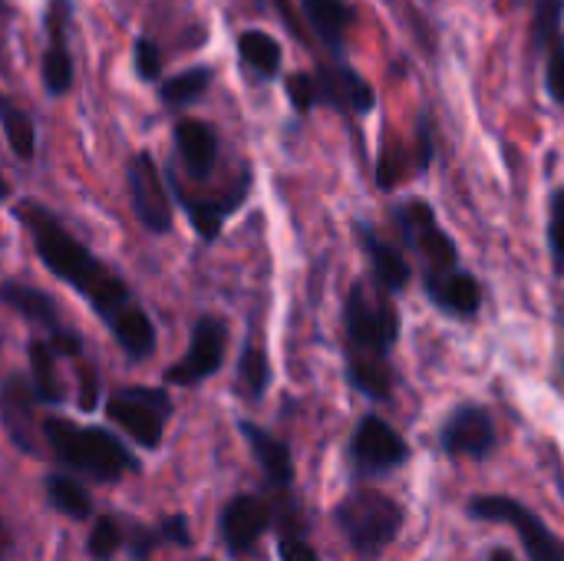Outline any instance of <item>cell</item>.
Listing matches in <instances>:
<instances>
[{"mask_svg":"<svg viewBox=\"0 0 564 561\" xmlns=\"http://www.w3.org/2000/svg\"><path fill=\"white\" fill-rule=\"evenodd\" d=\"M17 218L30 231L33 248L40 261L50 268V274L79 291L86 304L96 311V317L106 321V327L135 304L129 284L119 274H112L83 241H76L50 208H43L40 202H20Z\"/></svg>","mask_w":564,"mask_h":561,"instance_id":"6da1fadb","label":"cell"},{"mask_svg":"<svg viewBox=\"0 0 564 561\" xmlns=\"http://www.w3.org/2000/svg\"><path fill=\"white\" fill-rule=\"evenodd\" d=\"M347 324V360L350 384L370 400H390L393 370L390 350L400 337V314L390 301V291L377 281H357L344 311Z\"/></svg>","mask_w":564,"mask_h":561,"instance_id":"7a4b0ae2","label":"cell"},{"mask_svg":"<svg viewBox=\"0 0 564 561\" xmlns=\"http://www.w3.org/2000/svg\"><path fill=\"white\" fill-rule=\"evenodd\" d=\"M43 443L50 446L59 466L89 476L96 483H116L126 473L139 470L129 446L99 427H76L63 417H50L43 420Z\"/></svg>","mask_w":564,"mask_h":561,"instance_id":"3957f363","label":"cell"},{"mask_svg":"<svg viewBox=\"0 0 564 561\" xmlns=\"http://www.w3.org/2000/svg\"><path fill=\"white\" fill-rule=\"evenodd\" d=\"M337 526L344 529L347 542L360 555H377L383 546H390L400 536L403 509L383 493L360 489L337 506Z\"/></svg>","mask_w":564,"mask_h":561,"instance_id":"277c9868","label":"cell"},{"mask_svg":"<svg viewBox=\"0 0 564 561\" xmlns=\"http://www.w3.org/2000/svg\"><path fill=\"white\" fill-rule=\"evenodd\" d=\"M106 417L142 450H159L172 417V400L159 387H122L109 393Z\"/></svg>","mask_w":564,"mask_h":561,"instance_id":"5b68a950","label":"cell"},{"mask_svg":"<svg viewBox=\"0 0 564 561\" xmlns=\"http://www.w3.org/2000/svg\"><path fill=\"white\" fill-rule=\"evenodd\" d=\"M397 225H400V231H403V241L423 258L426 278L459 268V248H456V241L440 228L436 212H433L426 202L413 198V202L400 205V208H397Z\"/></svg>","mask_w":564,"mask_h":561,"instance_id":"8992f818","label":"cell"},{"mask_svg":"<svg viewBox=\"0 0 564 561\" xmlns=\"http://www.w3.org/2000/svg\"><path fill=\"white\" fill-rule=\"evenodd\" d=\"M469 513L476 519H486V522H506L519 532L525 552L532 561H564V542L535 516L529 513L522 503L509 499V496H482V499H473Z\"/></svg>","mask_w":564,"mask_h":561,"instance_id":"52a82bcc","label":"cell"},{"mask_svg":"<svg viewBox=\"0 0 564 561\" xmlns=\"http://www.w3.org/2000/svg\"><path fill=\"white\" fill-rule=\"evenodd\" d=\"M126 182H129L132 212L142 222V228H149L152 235L172 231V198H169L165 179H162L152 152H135L132 155Z\"/></svg>","mask_w":564,"mask_h":561,"instance_id":"ba28073f","label":"cell"},{"mask_svg":"<svg viewBox=\"0 0 564 561\" xmlns=\"http://www.w3.org/2000/svg\"><path fill=\"white\" fill-rule=\"evenodd\" d=\"M228 347V327L218 317H198L192 331L188 354L165 370V380L172 387H198L202 380L215 377Z\"/></svg>","mask_w":564,"mask_h":561,"instance_id":"9c48e42d","label":"cell"},{"mask_svg":"<svg viewBox=\"0 0 564 561\" xmlns=\"http://www.w3.org/2000/svg\"><path fill=\"white\" fill-rule=\"evenodd\" d=\"M36 393L33 384L23 374H10L0 384V423L10 436V443L26 453V456H40V433L43 423H36Z\"/></svg>","mask_w":564,"mask_h":561,"instance_id":"30bf717a","label":"cell"},{"mask_svg":"<svg viewBox=\"0 0 564 561\" xmlns=\"http://www.w3.org/2000/svg\"><path fill=\"white\" fill-rule=\"evenodd\" d=\"M350 453H354V463L364 476H377V473H390L397 466L406 463L410 450L403 443V436L380 417H364L357 433H354V443H350Z\"/></svg>","mask_w":564,"mask_h":561,"instance_id":"8fae6325","label":"cell"},{"mask_svg":"<svg viewBox=\"0 0 564 561\" xmlns=\"http://www.w3.org/2000/svg\"><path fill=\"white\" fill-rule=\"evenodd\" d=\"M69 23L73 3L50 0L46 3V50H43V86L50 96H66L73 86V56H69Z\"/></svg>","mask_w":564,"mask_h":561,"instance_id":"7c38bea8","label":"cell"},{"mask_svg":"<svg viewBox=\"0 0 564 561\" xmlns=\"http://www.w3.org/2000/svg\"><path fill=\"white\" fill-rule=\"evenodd\" d=\"M274 506L261 496H235L221 513V539L231 555H245L271 529Z\"/></svg>","mask_w":564,"mask_h":561,"instance_id":"4fadbf2b","label":"cell"},{"mask_svg":"<svg viewBox=\"0 0 564 561\" xmlns=\"http://www.w3.org/2000/svg\"><path fill=\"white\" fill-rule=\"evenodd\" d=\"M248 188H251V172L245 169L241 179L231 188L218 192V195H192L185 188H175V195H178L182 208L188 212V222L202 235V241H215L221 225H225V218L248 198Z\"/></svg>","mask_w":564,"mask_h":561,"instance_id":"5bb4252c","label":"cell"},{"mask_svg":"<svg viewBox=\"0 0 564 561\" xmlns=\"http://www.w3.org/2000/svg\"><path fill=\"white\" fill-rule=\"evenodd\" d=\"M496 446V427L489 410L469 403L459 407L443 427V450L463 460H486Z\"/></svg>","mask_w":564,"mask_h":561,"instance_id":"9a60e30c","label":"cell"},{"mask_svg":"<svg viewBox=\"0 0 564 561\" xmlns=\"http://www.w3.org/2000/svg\"><path fill=\"white\" fill-rule=\"evenodd\" d=\"M314 79H317V103H327V106H334L340 112L367 116L377 106V93L370 89V83L357 69H350L344 63L321 66L314 73Z\"/></svg>","mask_w":564,"mask_h":561,"instance_id":"2e32d148","label":"cell"},{"mask_svg":"<svg viewBox=\"0 0 564 561\" xmlns=\"http://www.w3.org/2000/svg\"><path fill=\"white\" fill-rule=\"evenodd\" d=\"M175 155L182 169L195 179L205 182L215 172L218 162V132L205 119H178L175 122Z\"/></svg>","mask_w":564,"mask_h":561,"instance_id":"e0dca14e","label":"cell"},{"mask_svg":"<svg viewBox=\"0 0 564 561\" xmlns=\"http://www.w3.org/2000/svg\"><path fill=\"white\" fill-rule=\"evenodd\" d=\"M426 294L449 317H473L479 311V304H482L479 281L473 274L459 271V268L426 278Z\"/></svg>","mask_w":564,"mask_h":561,"instance_id":"ac0fdd59","label":"cell"},{"mask_svg":"<svg viewBox=\"0 0 564 561\" xmlns=\"http://www.w3.org/2000/svg\"><path fill=\"white\" fill-rule=\"evenodd\" d=\"M241 436L248 440V446H251V453H254L268 486L271 489H291V483H294L291 450L278 436H271L268 430H261L254 423H241Z\"/></svg>","mask_w":564,"mask_h":561,"instance_id":"d6986e66","label":"cell"},{"mask_svg":"<svg viewBox=\"0 0 564 561\" xmlns=\"http://www.w3.org/2000/svg\"><path fill=\"white\" fill-rule=\"evenodd\" d=\"M0 304H7L10 311H17L23 321H33V324H40V327H46V334H53V331L63 327L56 301H53L46 291L33 288V284L3 281V284H0Z\"/></svg>","mask_w":564,"mask_h":561,"instance_id":"ffe728a7","label":"cell"},{"mask_svg":"<svg viewBox=\"0 0 564 561\" xmlns=\"http://www.w3.org/2000/svg\"><path fill=\"white\" fill-rule=\"evenodd\" d=\"M307 23L314 26V33L324 40V46L334 56H344L347 46V30L354 23V10L347 0H301Z\"/></svg>","mask_w":564,"mask_h":561,"instance_id":"44dd1931","label":"cell"},{"mask_svg":"<svg viewBox=\"0 0 564 561\" xmlns=\"http://www.w3.org/2000/svg\"><path fill=\"white\" fill-rule=\"evenodd\" d=\"M357 235L364 238V251L370 258V271H373V281L380 288H387L390 294L400 291L406 281H410V265L403 258V251H397L393 245H387L380 235H373L367 225H357Z\"/></svg>","mask_w":564,"mask_h":561,"instance_id":"7402d4cb","label":"cell"},{"mask_svg":"<svg viewBox=\"0 0 564 561\" xmlns=\"http://www.w3.org/2000/svg\"><path fill=\"white\" fill-rule=\"evenodd\" d=\"M109 331H112L116 344L122 347V354L135 364L155 350V324L149 321V314L139 304H132L119 321H112Z\"/></svg>","mask_w":564,"mask_h":561,"instance_id":"603a6c76","label":"cell"},{"mask_svg":"<svg viewBox=\"0 0 564 561\" xmlns=\"http://www.w3.org/2000/svg\"><path fill=\"white\" fill-rule=\"evenodd\" d=\"M56 357L59 354L50 347V341H30V384L36 400L46 407H59L66 400V390L56 374Z\"/></svg>","mask_w":564,"mask_h":561,"instance_id":"cb8c5ba5","label":"cell"},{"mask_svg":"<svg viewBox=\"0 0 564 561\" xmlns=\"http://www.w3.org/2000/svg\"><path fill=\"white\" fill-rule=\"evenodd\" d=\"M238 53L245 66L261 79H271L281 73V43L264 30H245L238 36Z\"/></svg>","mask_w":564,"mask_h":561,"instance_id":"d4e9b609","label":"cell"},{"mask_svg":"<svg viewBox=\"0 0 564 561\" xmlns=\"http://www.w3.org/2000/svg\"><path fill=\"white\" fill-rule=\"evenodd\" d=\"M0 129H3V136H7V142H10L17 159H23V162L33 159V152H36L33 116L23 106H17L7 93H0Z\"/></svg>","mask_w":564,"mask_h":561,"instance_id":"484cf974","label":"cell"},{"mask_svg":"<svg viewBox=\"0 0 564 561\" xmlns=\"http://www.w3.org/2000/svg\"><path fill=\"white\" fill-rule=\"evenodd\" d=\"M43 489H46L50 506H53L59 516H66V519H73V522H83V519L93 516V499H89V493H86L73 476L50 473L46 483H43Z\"/></svg>","mask_w":564,"mask_h":561,"instance_id":"4316f807","label":"cell"},{"mask_svg":"<svg viewBox=\"0 0 564 561\" xmlns=\"http://www.w3.org/2000/svg\"><path fill=\"white\" fill-rule=\"evenodd\" d=\"M212 79H215V73L208 66H192V69L169 76L165 83H159V96L169 109H185L208 93Z\"/></svg>","mask_w":564,"mask_h":561,"instance_id":"83f0119b","label":"cell"},{"mask_svg":"<svg viewBox=\"0 0 564 561\" xmlns=\"http://www.w3.org/2000/svg\"><path fill=\"white\" fill-rule=\"evenodd\" d=\"M271 384V364H268V354L258 347V344H248L241 350V360H238V390L248 397V400H261L264 390Z\"/></svg>","mask_w":564,"mask_h":561,"instance_id":"f1b7e54d","label":"cell"},{"mask_svg":"<svg viewBox=\"0 0 564 561\" xmlns=\"http://www.w3.org/2000/svg\"><path fill=\"white\" fill-rule=\"evenodd\" d=\"M86 549H89V555L96 561H112L126 549V529L112 516H102V519L93 522Z\"/></svg>","mask_w":564,"mask_h":561,"instance_id":"f546056e","label":"cell"},{"mask_svg":"<svg viewBox=\"0 0 564 561\" xmlns=\"http://www.w3.org/2000/svg\"><path fill=\"white\" fill-rule=\"evenodd\" d=\"M562 17H564V0H535V43L545 50L555 43L558 30H562Z\"/></svg>","mask_w":564,"mask_h":561,"instance_id":"4dcf8cb0","label":"cell"},{"mask_svg":"<svg viewBox=\"0 0 564 561\" xmlns=\"http://www.w3.org/2000/svg\"><path fill=\"white\" fill-rule=\"evenodd\" d=\"M132 66H135V76L145 79V83H159L162 79V53H159L155 40L139 36L132 43Z\"/></svg>","mask_w":564,"mask_h":561,"instance_id":"1f68e13d","label":"cell"},{"mask_svg":"<svg viewBox=\"0 0 564 561\" xmlns=\"http://www.w3.org/2000/svg\"><path fill=\"white\" fill-rule=\"evenodd\" d=\"M159 546H165V542H162V532H159V526L129 522V529H126V549H129V555H132V559L149 561L152 559V552H155Z\"/></svg>","mask_w":564,"mask_h":561,"instance_id":"d6a6232c","label":"cell"},{"mask_svg":"<svg viewBox=\"0 0 564 561\" xmlns=\"http://www.w3.org/2000/svg\"><path fill=\"white\" fill-rule=\"evenodd\" d=\"M288 99L297 112H311L317 106V79L311 73L288 76Z\"/></svg>","mask_w":564,"mask_h":561,"instance_id":"836d02e7","label":"cell"},{"mask_svg":"<svg viewBox=\"0 0 564 561\" xmlns=\"http://www.w3.org/2000/svg\"><path fill=\"white\" fill-rule=\"evenodd\" d=\"M159 532H162V542L165 546H178V549H188L192 546V532H188V519L185 516H169L159 522Z\"/></svg>","mask_w":564,"mask_h":561,"instance_id":"e575fe53","label":"cell"},{"mask_svg":"<svg viewBox=\"0 0 564 561\" xmlns=\"http://www.w3.org/2000/svg\"><path fill=\"white\" fill-rule=\"evenodd\" d=\"M46 341H50V347H53L59 357H69V360H76V357L83 354V337H79L76 331H69V327H59V331H53Z\"/></svg>","mask_w":564,"mask_h":561,"instance_id":"d590c367","label":"cell"},{"mask_svg":"<svg viewBox=\"0 0 564 561\" xmlns=\"http://www.w3.org/2000/svg\"><path fill=\"white\" fill-rule=\"evenodd\" d=\"M79 410L93 413L99 407V380L93 374V367H79Z\"/></svg>","mask_w":564,"mask_h":561,"instance_id":"8d00e7d4","label":"cell"},{"mask_svg":"<svg viewBox=\"0 0 564 561\" xmlns=\"http://www.w3.org/2000/svg\"><path fill=\"white\" fill-rule=\"evenodd\" d=\"M281 561H321L317 559V552L301 539V536H294V532H284L281 536Z\"/></svg>","mask_w":564,"mask_h":561,"instance_id":"74e56055","label":"cell"},{"mask_svg":"<svg viewBox=\"0 0 564 561\" xmlns=\"http://www.w3.org/2000/svg\"><path fill=\"white\" fill-rule=\"evenodd\" d=\"M549 93L564 106V36L555 43L549 60Z\"/></svg>","mask_w":564,"mask_h":561,"instance_id":"f35d334b","label":"cell"},{"mask_svg":"<svg viewBox=\"0 0 564 561\" xmlns=\"http://www.w3.org/2000/svg\"><path fill=\"white\" fill-rule=\"evenodd\" d=\"M549 238H552V251H555V258L564 261V192L555 195V212H552Z\"/></svg>","mask_w":564,"mask_h":561,"instance_id":"ab89813d","label":"cell"},{"mask_svg":"<svg viewBox=\"0 0 564 561\" xmlns=\"http://www.w3.org/2000/svg\"><path fill=\"white\" fill-rule=\"evenodd\" d=\"M10 549H13V539H10V532H7V526H3V519H0V561H7Z\"/></svg>","mask_w":564,"mask_h":561,"instance_id":"60d3db41","label":"cell"},{"mask_svg":"<svg viewBox=\"0 0 564 561\" xmlns=\"http://www.w3.org/2000/svg\"><path fill=\"white\" fill-rule=\"evenodd\" d=\"M489 561H519V559H516V555H512L509 549H496V552H492V559H489Z\"/></svg>","mask_w":564,"mask_h":561,"instance_id":"b9f144b4","label":"cell"},{"mask_svg":"<svg viewBox=\"0 0 564 561\" xmlns=\"http://www.w3.org/2000/svg\"><path fill=\"white\" fill-rule=\"evenodd\" d=\"M10 198V182L3 179V172H0V202H7Z\"/></svg>","mask_w":564,"mask_h":561,"instance_id":"7bdbcfd3","label":"cell"},{"mask_svg":"<svg viewBox=\"0 0 564 561\" xmlns=\"http://www.w3.org/2000/svg\"><path fill=\"white\" fill-rule=\"evenodd\" d=\"M274 7H278V10L284 13V20H291V13H288V0H274Z\"/></svg>","mask_w":564,"mask_h":561,"instance_id":"ee69618b","label":"cell"},{"mask_svg":"<svg viewBox=\"0 0 564 561\" xmlns=\"http://www.w3.org/2000/svg\"><path fill=\"white\" fill-rule=\"evenodd\" d=\"M0 13H3V3H0Z\"/></svg>","mask_w":564,"mask_h":561,"instance_id":"f6af8a7d","label":"cell"}]
</instances>
